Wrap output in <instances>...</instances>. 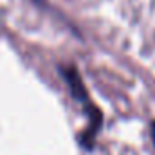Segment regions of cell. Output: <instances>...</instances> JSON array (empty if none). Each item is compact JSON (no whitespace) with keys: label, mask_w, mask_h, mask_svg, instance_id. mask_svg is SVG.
Wrapping results in <instances>:
<instances>
[{"label":"cell","mask_w":155,"mask_h":155,"mask_svg":"<svg viewBox=\"0 0 155 155\" xmlns=\"http://www.w3.org/2000/svg\"><path fill=\"white\" fill-rule=\"evenodd\" d=\"M150 135H152V143H153V146H155V121L150 123Z\"/></svg>","instance_id":"obj_3"},{"label":"cell","mask_w":155,"mask_h":155,"mask_svg":"<svg viewBox=\"0 0 155 155\" xmlns=\"http://www.w3.org/2000/svg\"><path fill=\"white\" fill-rule=\"evenodd\" d=\"M58 74L67 83L72 99L81 107V112L87 117V126L78 134V144L85 152H94L96 141H97V134L103 128L105 116H103L101 108L90 99L88 88H87V85H85V81L81 78L79 69L74 63H58Z\"/></svg>","instance_id":"obj_1"},{"label":"cell","mask_w":155,"mask_h":155,"mask_svg":"<svg viewBox=\"0 0 155 155\" xmlns=\"http://www.w3.org/2000/svg\"><path fill=\"white\" fill-rule=\"evenodd\" d=\"M36 7H40V9H51V5H49V2L47 0H31Z\"/></svg>","instance_id":"obj_2"}]
</instances>
